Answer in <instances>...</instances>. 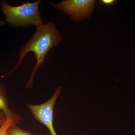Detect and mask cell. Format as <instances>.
<instances>
[{
    "instance_id": "1",
    "label": "cell",
    "mask_w": 135,
    "mask_h": 135,
    "mask_svg": "<svg viewBox=\"0 0 135 135\" xmlns=\"http://www.w3.org/2000/svg\"><path fill=\"white\" fill-rule=\"evenodd\" d=\"M62 39V36L53 22L44 23L36 27V31L32 38L20 51L19 60L16 66L1 78L7 76L17 69L27 54L33 52L36 59V64L25 88L26 89L32 88L33 86L34 77L36 70L44 62L46 56L49 51L58 46Z\"/></svg>"
},
{
    "instance_id": "2",
    "label": "cell",
    "mask_w": 135,
    "mask_h": 135,
    "mask_svg": "<svg viewBox=\"0 0 135 135\" xmlns=\"http://www.w3.org/2000/svg\"><path fill=\"white\" fill-rule=\"evenodd\" d=\"M41 2V0L33 2L27 1L14 7L9 5L7 1H3L0 6L5 22L13 28L22 27L25 28L31 25L36 27L44 23L39 11Z\"/></svg>"
},
{
    "instance_id": "3",
    "label": "cell",
    "mask_w": 135,
    "mask_h": 135,
    "mask_svg": "<svg viewBox=\"0 0 135 135\" xmlns=\"http://www.w3.org/2000/svg\"><path fill=\"white\" fill-rule=\"evenodd\" d=\"M96 2L95 0H64L58 3H49L69 16L73 22H80L91 16Z\"/></svg>"
},
{
    "instance_id": "4",
    "label": "cell",
    "mask_w": 135,
    "mask_h": 135,
    "mask_svg": "<svg viewBox=\"0 0 135 135\" xmlns=\"http://www.w3.org/2000/svg\"><path fill=\"white\" fill-rule=\"evenodd\" d=\"M62 89V87H58L50 99L41 104H26L34 118L47 128L51 135H57L53 127V109Z\"/></svg>"
},
{
    "instance_id": "5",
    "label": "cell",
    "mask_w": 135,
    "mask_h": 135,
    "mask_svg": "<svg viewBox=\"0 0 135 135\" xmlns=\"http://www.w3.org/2000/svg\"><path fill=\"white\" fill-rule=\"evenodd\" d=\"M0 111L2 112L6 118L13 120L15 124L22 119L20 115L15 113L10 109L6 94V89L3 84L0 83Z\"/></svg>"
},
{
    "instance_id": "6",
    "label": "cell",
    "mask_w": 135,
    "mask_h": 135,
    "mask_svg": "<svg viewBox=\"0 0 135 135\" xmlns=\"http://www.w3.org/2000/svg\"><path fill=\"white\" fill-rule=\"evenodd\" d=\"M7 135H36L20 128L16 124L11 125L8 128Z\"/></svg>"
},
{
    "instance_id": "7",
    "label": "cell",
    "mask_w": 135,
    "mask_h": 135,
    "mask_svg": "<svg viewBox=\"0 0 135 135\" xmlns=\"http://www.w3.org/2000/svg\"><path fill=\"white\" fill-rule=\"evenodd\" d=\"M13 124H15L12 120L5 118L2 126L0 128V135H7L8 128Z\"/></svg>"
},
{
    "instance_id": "8",
    "label": "cell",
    "mask_w": 135,
    "mask_h": 135,
    "mask_svg": "<svg viewBox=\"0 0 135 135\" xmlns=\"http://www.w3.org/2000/svg\"><path fill=\"white\" fill-rule=\"evenodd\" d=\"M117 1L116 0H101L100 2L105 5H112Z\"/></svg>"
},
{
    "instance_id": "9",
    "label": "cell",
    "mask_w": 135,
    "mask_h": 135,
    "mask_svg": "<svg viewBox=\"0 0 135 135\" xmlns=\"http://www.w3.org/2000/svg\"><path fill=\"white\" fill-rule=\"evenodd\" d=\"M5 118L6 117L3 113L0 111V120H4Z\"/></svg>"
},
{
    "instance_id": "10",
    "label": "cell",
    "mask_w": 135,
    "mask_h": 135,
    "mask_svg": "<svg viewBox=\"0 0 135 135\" xmlns=\"http://www.w3.org/2000/svg\"><path fill=\"white\" fill-rule=\"evenodd\" d=\"M5 23L6 22H5V21H3V20H1L0 19V26H3L5 25Z\"/></svg>"
},
{
    "instance_id": "11",
    "label": "cell",
    "mask_w": 135,
    "mask_h": 135,
    "mask_svg": "<svg viewBox=\"0 0 135 135\" xmlns=\"http://www.w3.org/2000/svg\"><path fill=\"white\" fill-rule=\"evenodd\" d=\"M4 120H0V128H1V127L2 126Z\"/></svg>"
},
{
    "instance_id": "12",
    "label": "cell",
    "mask_w": 135,
    "mask_h": 135,
    "mask_svg": "<svg viewBox=\"0 0 135 135\" xmlns=\"http://www.w3.org/2000/svg\"><path fill=\"white\" fill-rule=\"evenodd\" d=\"M50 135V133H49V134H46V135Z\"/></svg>"
}]
</instances>
